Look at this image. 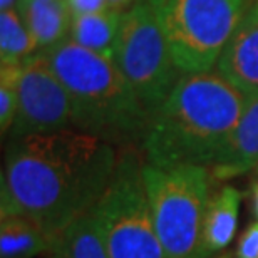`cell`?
Instances as JSON below:
<instances>
[{
	"instance_id": "20",
	"label": "cell",
	"mask_w": 258,
	"mask_h": 258,
	"mask_svg": "<svg viewBox=\"0 0 258 258\" xmlns=\"http://www.w3.org/2000/svg\"><path fill=\"white\" fill-rule=\"evenodd\" d=\"M107 2H109V9L116 10V12L124 14L126 10H129L134 4L138 2V0H107Z\"/></svg>"
},
{
	"instance_id": "11",
	"label": "cell",
	"mask_w": 258,
	"mask_h": 258,
	"mask_svg": "<svg viewBox=\"0 0 258 258\" xmlns=\"http://www.w3.org/2000/svg\"><path fill=\"white\" fill-rule=\"evenodd\" d=\"M240 205L241 193L230 184L211 195L201 236V258H211L228 248L236 233Z\"/></svg>"
},
{
	"instance_id": "6",
	"label": "cell",
	"mask_w": 258,
	"mask_h": 258,
	"mask_svg": "<svg viewBox=\"0 0 258 258\" xmlns=\"http://www.w3.org/2000/svg\"><path fill=\"white\" fill-rule=\"evenodd\" d=\"M114 62L149 117L164 104L181 79L183 74L174 64L148 0H138L122 14Z\"/></svg>"
},
{
	"instance_id": "17",
	"label": "cell",
	"mask_w": 258,
	"mask_h": 258,
	"mask_svg": "<svg viewBox=\"0 0 258 258\" xmlns=\"http://www.w3.org/2000/svg\"><path fill=\"white\" fill-rule=\"evenodd\" d=\"M22 64H2L0 67V131H2V136H7L10 133L17 117Z\"/></svg>"
},
{
	"instance_id": "16",
	"label": "cell",
	"mask_w": 258,
	"mask_h": 258,
	"mask_svg": "<svg viewBox=\"0 0 258 258\" xmlns=\"http://www.w3.org/2000/svg\"><path fill=\"white\" fill-rule=\"evenodd\" d=\"M37 45L17 9L0 12V62L22 64L34 54Z\"/></svg>"
},
{
	"instance_id": "14",
	"label": "cell",
	"mask_w": 258,
	"mask_h": 258,
	"mask_svg": "<svg viewBox=\"0 0 258 258\" xmlns=\"http://www.w3.org/2000/svg\"><path fill=\"white\" fill-rule=\"evenodd\" d=\"M54 236L25 215L2 216L0 220V256L32 258L52 253Z\"/></svg>"
},
{
	"instance_id": "19",
	"label": "cell",
	"mask_w": 258,
	"mask_h": 258,
	"mask_svg": "<svg viewBox=\"0 0 258 258\" xmlns=\"http://www.w3.org/2000/svg\"><path fill=\"white\" fill-rule=\"evenodd\" d=\"M71 9L72 15H84V14H96L109 9L107 0H66Z\"/></svg>"
},
{
	"instance_id": "10",
	"label": "cell",
	"mask_w": 258,
	"mask_h": 258,
	"mask_svg": "<svg viewBox=\"0 0 258 258\" xmlns=\"http://www.w3.org/2000/svg\"><path fill=\"white\" fill-rule=\"evenodd\" d=\"M258 166V94L248 96L238 124L210 166L220 181L248 173Z\"/></svg>"
},
{
	"instance_id": "1",
	"label": "cell",
	"mask_w": 258,
	"mask_h": 258,
	"mask_svg": "<svg viewBox=\"0 0 258 258\" xmlns=\"http://www.w3.org/2000/svg\"><path fill=\"white\" fill-rule=\"evenodd\" d=\"M117 158L112 144L79 129L10 139L0 178V215H25L55 236L97 205Z\"/></svg>"
},
{
	"instance_id": "7",
	"label": "cell",
	"mask_w": 258,
	"mask_h": 258,
	"mask_svg": "<svg viewBox=\"0 0 258 258\" xmlns=\"http://www.w3.org/2000/svg\"><path fill=\"white\" fill-rule=\"evenodd\" d=\"M143 168L144 163L133 149H122L109 186L96 205L109 258H164L149 210Z\"/></svg>"
},
{
	"instance_id": "2",
	"label": "cell",
	"mask_w": 258,
	"mask_h": 258,
	"mask_svg": "<svg viewBox=\"0 0 258 258\" xmlns=\"http://www.w3.org/2000/svg\"><path fill=\"white\" fill-rule=\"evenodd\" d=\"M246 99L218 71L183 74L149 117L139 144L146 164L159 169L210 168L238 124Z\"/></svg>"
},
{
	"instance_id": "3",
	"label": "cell",
	"mask_w": 258,
	"mask_h": 258,
	"mask_svg": "<svg viewBox=\"0 0 258 258\" xmlns=\"http://www.w3.org/2000/svg\"><path fill=\"white\" fill-rule=\"evenodd\" d=\"M74 111V129L117 146L141 144L149 116L109 57L72 39L45 52Z\"/></svg>"
},
{
	"instance_id": "9",
	"label": "cell",
	"mask_w": 258,
	"mask_h": 258,
	"mask_svg": "<svg viewBox=\"0 0 258 258\" xmlns=\"http://www.w3.org/2000/svg\"><path fill=\"white\" fill-rule=\"evenodd\" d=\"M216 67L245 96L258 94V0H250Z\"/></svg>"
},
{
	"instance_id": "23",
	"label": "cell",
	"mask_w": 258,
	"mask_h": 258,
	"mask_svg": "<svg viewBox=\"0 0 258 258\" xmlns=\"http://www.w3.org/2000/svg\"><path fill=\"white\" fill-rule=\"evenodd\" d=\"M211 258H228V256H226V255H215V256H211Z\"/></svg>"
},
{
	"instance_id": "21",
	"label": "cell",
	"mask_w": 258,
	"mask_h": 258,
	"mask_svg": "<svg viewBox=\"0 0 258 258\" xmlns=\"http://www.w3.org/2000/svg\"><path fill=\"white\" fill-rule=\"evenodd\" d=\"M22 4V0H0V12L2 10H19V5Z\"/></svg>"
},
{
	"instance_id": "4",
	"label": "cell",
	"mask_w": 258,
	"mask_h": 258,
	"mask_svg": "<svg viewBox=\"0 0 258 258\" xmlns=\"http://www.w3.org/2000/svg\"><path fill=\"white\" fill-rule=\"evenodd\" d=\"M181 74L213 71L250 0H148Z\"/></svg>"
},
{
	"instance_id": "15",
	"label": "cell",
	"mask_w": 258,
	"mask_h": 258,
	"mask_svg": "<svg viewBox=\"0 0 258 258\" xmlns=\"http://www.w3.org/2000/svg\"><path fill=\"white\" fill-rule=\"evenodd\" d=\"M122 14L112 9L96 14L72 15L69 39L82 47L114 60Z\"/></svg>"
},
{
	"instance_id": "8",
	"label": "cell",
	"mask_w": 258,
	"mask_h": 258,
	"mask_svg": "<svg viewBox=\"0 0 258 258\" xmlns=\"http://www.w3.org/2000/svg\"><path fill=\"white\" fill-rule=\"evenodd\" d=\"M62 129H74L71 97L45 52H37L22 64L19 111L9 138L20 139Z\"/></svg>"
},
{
	"instance_id": "18",
	"label": "cell",
	"mask_w": 258,
	"mask_h": 258,
	"mask_svg": "<svg viewBox=\"0 0 258 258\" xmlns=\"http://www.w3.org/2000/svg\"><path fill=\"white\" fill-rule=\"evenodd\" d=\"M235 258H258V221L246 226L236 243Z\"/></svg>"
},
{
	"instance_id": "5",
	"label": "cell",
	"mask_w": 258,
	"mask_h": 258,
	"mask_svg": "<svg viewBox=\"0 0 258 258\" xmlns=\"http://www.w3.org/2000/svg\"><path fill=\"white\" fill-rule=\"evenodd\" d=\"M211 178L206 166L159 169L144 163V188L164 258H201Z\"/></svg>"
},
{
	"instance_id": "22",
	"label": "cell",
	"mask_w": 258,
	"mask_h": 258,
	"mask_svg": "<svg viewBox=\"0 0 258 258\" xmlns=\"http://www.w3.org/2000/svg\"><path fill=\"white\" fill-rule=\"evenodd\" d=\"M251 196H253V213L258 218V183L253 184V189H251Z\"/></svg>"
},
{
	"instance_id": "12",
	"label": "cell",
	"mask_w": 258,
	"mask_h": 258,
	"mask_svg": "<svg viewBox=\"0 0 258 258\" xmlns=\"http://www.w3.org/2000/svg\"><path fill=\"white\" fill-rule=\"evenodd\" d=\"M19 12L39 52H47L69 39L72 14L66 0H22Z\"/></svg>"
},
{
	"instance_id": "13",
	"label": "cell",
	"mask_w": 258,
	"mask_h": 258,
	"mask_svg": "<svg viewBox=\"0 0 258 258\" xmlns=\"http://www.w3.org/2000/svg\"><path fill=\"white\" fill-rule=\"evenodd\" d=\"M52 258H109L97 210L92 206L54 236Z\"/></svg>"
}]
</instances>
